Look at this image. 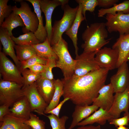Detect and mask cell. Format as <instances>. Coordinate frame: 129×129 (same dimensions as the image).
Returning a JSON list of instances; mask_svg holds the SVG:
<instances>
[{
  "instance_id": "1",
  "label": "cell",
  "mask_w": 129,
  "mask_h": 129,
  "mask_svg": "<svg viewBox=\"0 0 129 129\" xmlns=\"http://www.w3.org/2000/svg\"><path fill=\"white\" fill-rule=\"evenodd\" d=\"M109 71L100 68L83 76L62 79L64 98H69L75 105H90L105 85Z\"/></svg>"
},
{
  "instance_id": "2",
  "label": "cell",
  "mask_w": 129,
  "mask_h": 129,
  "mask_svg": "<svg viewBox=\"0 0 129 129\" xmlns=\"http://www.w3.org/2000/svg\"><path fill=\"white\" fill-rule=\"evenodd\" d=\"M104 22L91 24L82 33V38L84 42L81 45L83 52L98 51L108 43L111 39H106L108 37V32Z\"/></svg>"
},
{
  "instance_id": "3",
  "label": "cell",
  "mask_w": 129,
  "mask_h": 129,
  "mask_svg": "<svg viewBox=\"0 0 129 129\" xmlns=\"http://www.w3.org/2000/svg\"><path fill=\"white\" fill-rule=\"evenodd\" d=\"M51 47L58 58L56 62V67L61 70L64 79L70 78L74 74L75 60L69 52L67 42L62 38Z\"/></svg>"
},
{
  "instance_id": "4",
  "label": "cell",
  "mask_w": 129,
  "mask_h": 129,
  "mask_svg": "<svg viewBox=\"0 0 129 129\" xmlns=\"http://www.w3.org/2000/svg\"><path fill=\"white\" fill-rule=\"evenodd\" d=\"M78 8L79 5L72 8L67 4L64 6L63 17L59 20L55 21L52 27L49 41L51 46L57 43L62 38L63 33L71 27L75 18Z\"/></svg>"
},
{
  "instance_id": "5",
  "label": "cell",
  "mask_w": 129,
  "mask_h": 129,
  "mask_svg": "<svg viewBox=\"0 0 129 129\" xmlns=\"http://www.w3.org/2000/svg\"><path fill=\"white\" fill-rule=\"evenodd\" d=\"M23 86L16 82L1 79L0 81V104L10 106L24 96Z\"/></svg>"
},
{
  "instance_id": "6",
  "label": "cell",
  "mask_w": 129,
  "mask_h": 129,
  "mask_svg": "<svg viewBox=\"0 0 129 129\" xmlns=\"http://www.w3.org/2000/svg\"><path fill=\"white\" fill-rule=\"evenodd\" d=\"M20 7L16 5L12 7V11L19 15L23 20L25 27L22 29L24 34L29 32L34 33L37 30L39 22L38 17L34 12H32L28 4L21 0Z\"/></svg>"
},
{
  "instance_id": "7",
  "label": "cell",
  "mask_w": 129,
  "mask_h": 129,
  "mask_svg": "<svg viewBox=\"0 0 129 129\" xmlns=\"http://www.w3.org/2000/svg\"><path fill=\"white\" fill-rule=\"evenodd\" d=\"M97 51L86 53L83 52L80 55L76 56L75 63L73 76H81L100 68L95 59L96 54Z\"/></svg>"
},
{
  "instance_id": "8",
  "label": "cell",
  "mask_w": 129,
  "mask_h": 129,
  "mask_svg": "<svg viewBox=\"0 0 129 129\" xmlns=\"http://www.w3.org/2000/svg\"><path fill=\"white\" fill-rule=\"evenodd\" d=\"M0 72L2 79L23 86V78L20 69L2 52H0Z\"/></svg>"
},
{
  "instance_id": "9",
  "label": "cell",
  "mask_w": 129,
  "mask_h": 129,
  "mask_svg": "<svg viewBox=\"0 0 129 129\" xmlns=\"http://www.w3.org/2000/svg\"><path fill=\"white\" fill-rule=\"evenodd\" d=\"M106 15L107 21L105 23L108 32H118L119 35L129 33V13L118 12L115 15Z\"/></svg>"
},
{
  "instance_id": "10",
  "label": "cell",
  "mask_w": 129,
  "mask_h": 129,
  "mask_svg": "<svg viewBox=\"0 0 129 129\" xmlns=\"http://www.w3.org/2000/svg\"><path fill=\"white\" fill-rule=\"evenodd\" d=\"M22 89L24 96L29 103L32 112H36L39 115H44V112L48 104L38 92L36 82Z\"/></svg>"
},
{
  "instance_id": "11",
  "label": "cell",
  "mask_w": 129,
  "mask_h": 129,
  "mask_svg": "<svg viewBox=\"0 0 129 129\" xmlns=\"http://www.w3.org/2000/svg\"><path fill=\"white\" fill-rule=\"evenodd\" d=\"M118 59V54L116 50L107 47L98 51L95 57V61L100 68L109 70L117 68Z\"/></svg>"
},
{
  "instance_id": "12",
  "label": "cell",
  "mask_w": 129,
  "mask_h": 129,
  "mask_svg": "<svg viewBox=\"0 0 129 129\" xmlns=\"http://www.w3.org/2000/svg\"><path fill=\"white\" fill-rule=\"evenodd\" d=\"M117 68L116 73L110 78V83L114 93L123 92L129 86V69L127 62H123Z\"/></svg>"
},
{
  "instance_id": "13",
  "label": "cell",
  "mask_w": 129,
  "mask_h": 129,
  "mask_svg": "<svg viewBox=\"0 0 129 129\" xmlns=\"http://www.w3.org/2000/svg\"><path fill=\"white\" fill-rule=\"evenodd\" d=\"M114 97L113 104L108 112L113 118H118L122 112H129V86L123 92L115 93Z\"/></svg>"
},
{
  "instance_id": "14",
  "label": "cell",
  "mask_w": 129,
  "mask_h": 129,
  "mask_svg": "<svg viewBox=\"0 0 129 129\" xmlns=\"http://www.w3.org/2000/svg\"><path fill=\"white\" fill-rule=\"evenodd\" d=\"M114 93L113 88L110 83L104 85L99 91L98 95L94 99L92 104L108 112L114 101Z\"/></svg>"
},
{
  "instance_id": "15",
  "label": "cell",
  "mask_w": 129,
  "mask_h": 129,
  "mask_svg": "<svg viewBox=\"0 0 129 129\" xmlns=\"http://www.w3.org/2000/svg\"><path fill=\"white\" fill-rule=\"evenodd\" d=\"M39 4L41 11L44 13L45 15L46 20L45 27L49 42L52 27V15L55 8L58 6L61 5V0H39Z\"/></svg>"
},
{
  "instance_id": "16",
  "label": "cell",
  "mask_w": 129,
  "mask_h": 129,
  "mask_svg": "<svg viewBox=\"0 0 129 129\" xmlns=\"http://www.w3.org/2000/svg\"><path fill=\"white\" fill-rule=\"evenodd\" d=\"M0 40L3 46V53L13 59L16 65L20 69L21 62L18 60L14 51L15 43L5 28L0 27Z\"/></svg>"
},
{
  "instance_id": "17",
  "label": "cell",
  "mask_w": 129,
  "mask_h": 129,
  "mask_svg": "<svg viewBox=\"0 0 129 129\" xmlns=\"http://www.w3.org/2000/svg\"><path fill=\"white\" fill-rule=\"evenodd\" d=\"M112 48L116 50L118 54L117 68L123 62L129 61V33L119 35Z\"/></svg>"
},
{
  "instance_id": "18",
  "label": "cell",
  "mask_w": 129,
  "mask_h": 129,
  "mask_svg": "<svg viewBox=\"0 0 129 129\" xmlns=\"http://www.w3.org/2000/svg\"><path fill=\"white\" fill-rule=\"evenodd\" d=\"M99 108L92 105H76L72 115V120L68 129H73L78 124L97 110Z\"/></svg>"
},
{
  "instance_id": "19",
  "label": "cell",
  "mask_w": 129,
  "mask_h": 129,
  "mask_svg": "<svg viewBox=\"0 0 129 129\" xmlns=\"http://www.w3.org/2000/svg\"><path fill=\"white\" fill-rule=\"evenodd\" d=\"M54 80H50L41 76L36 81L38 92L48 104L50 102L55 91Z\"/></svg>"
},
{
  "instance_id": "20",
  "label": "cell",
  "mask_w": 129,
  "mask_h": 129,
  "mask_svg": "<svg viewBox=\"0 0 129 129\" xmlns=\"http://www.w3.org/2000/svg\"><path fill=\"white\" fill-rule=\"evenodd\" d=\"M10 108V114L15 117L28 119L31 113L29 103L24 96L15 102Z\"/></svg>"
},
{
  "instance_id": "21",
  "label": "cell",
  "mask_w": 129,
  "mask_h": 129,
  "mask_svg": "<svg viewBox=\"0 0 129 129\" xmlns=\"http://www.w3.org/2000/svg\"><path fill=\"white\" fill-rule=\"evenodd\" d=\"M113 117L107 111L101 108L95 111L91 115L79 123L78 126L91 125L96 123L99 125H105L107 121L109 122Z\"/></svg>"
},
{
  "instance_id": "22",
  "label": "cell",
  "mask_w": 129,
  "mask_h": 129,
  "mask_svg": "<svg viewBox=\"0 0 129 129\" xmlns=\"http://www.w3.org/2000/svg\"><path fill=\"white\" fill-rule=\"evenodd\" d=\"M79 4V8L74 21L70 28L65 32L72 40L75 49L76 56L79 55L78 54V48L77 46V37L78 31L79 27L82 22L86 20L82 13V8L81 5Z\"/></svg>"
},
{
  "instance_id": "23",
  "label": "cell",
  "mask_w": 129,
  "mask_h": 129,
  "mask_svg": "<svg viewBox=\"0 0 129 129\" xmlns=\"http://www.w3.org/2000/svg\"><path fill=\"white\" fill-rule=\"evenodd\" d=\"M27 120L7 114L1 122L0 129H31V128L25 123Z\"/></svg>"
},
{
  "instance_id": "24",
  "label": "cell",
  "mask_w": 129,
  "mask_h": 129,
  "mask_svg": "<svg viewBox=\"0 0 129 129\" xmlns=\"http://www.w3.org/2000/svg\"><path fill=\"white\" fill-rule=\"evenodd\" d=\"M30 3L33 6L34 12L38 17L39 22L37 30L34 33L38 40L40 43L44 42L48 37L47 31L43 25L42 11L39 4V0H26Z\"/></svg>"
},
{
  "instance_id": "25",
  "label": "cell",
  "mask_w": 129,
  "mask_h": 129,
  "mask_svg": "<svg viewBox=\"0 0 129 129\" xmlns=\"http://www.w3.org/2000/svg\"><path fill=\"white\" fill-rule=\"evenodd\" d=\"M32 45L36 50L37 55L39 56L47 59L52 57H54L58 59L48 37L43 43Z\"/></svg>"
},
{
  "instance_id": "26",
  "label": "cell",
  "mask_w": 129,
  "mask_h": 129,
  "mask_svg": "<svg viewBox=\"0 0 129 129\" xmlns=\"http://www.w3.org/2000/svg\"><path fill=\"white\" fill-rule=\"evenodd\" d=\"M54 81L55 91L50 102L44 112L45 114H47L59 104L60 98L64 94L63 85L62 80L58 79H54Z\"/></svg>"
},
{
  "instance_id": "27",
  "label": "cell",
  "mask_w": 129,
  "mask_h": 129,
  "mask_svg": "<svg viewBox=\"0 0 129 129\" xmlns=\"http://www.w3.org/2000/svg\"><path fill=\"white\" fill-rule=\"evenodd\" d=\"M25 26L20 16L12 11L10 15L5 19L0 27L6 29L9 35H13L12 31L18 27H24Z\"/></svg>"
},
{
  "instance_id": "28",
  "label": "cell",
  "mask_w": 129,
  "mask_h": 129,
  "mask_svg": "<svg viewBox=\"0 0 129 129\" xmlns=\"http://www.w3.org/2000/svg\"><path fill=\"white\" fill-rule=\"evenodd\" d=\"M118 12L129 13V0H125L118 4H116L109 8L101 9L98 10V16L102 17L107 14L115 15Z\"/></svg>"
},
{
  "instance_id": "29",
  "label": "cell",
  "mask_w": 129,
  "mask_h": 129,
  "mask_svg": "<svg viewBox=\"0 0 129 129\" xmlns=\"http://www.w3.org/2000/svg\"><path fill=\"white\" fill-rule=\"evenodd\" d=\"M15 49L17 57L20 62L26 60L37 55L36 50L31 45H15Z\"/></svg>"
},
{
  "instance_id": "30",
  "label": "cell",
  "mask_w": 129,
  "mask_h": 129,
  "mask_svg": "<svg viewBox=\"0 0 129 129\" xmlns=\"http://www.w3.org/2000/svg\"><path fill=\"white\" fill-rule=\"evenodd\" d=\"M11 37L16 45H33L40 43L35 36L34 33L31 32L20 35L17 37H15L13 35Z\"/></svg>"
},
{
  "instance_id": "31",
  "label": "cell",
  "mask_w": 129,
  "mask_h": 129,
  "mask_svg": "<svg viewBox=\"0 0 129 129\" xmlns=\"http://www.w3.org/2000/svg\"><path fill=\"white\" fill-rule=\"evenodd\" d=\"M23 80L22 88L31 85L41 77V74L34 72L28 69L20 71Z\"/></svg>"
},
{
  "instance_id": "32",
  "label": "cell",
  "mask_w": 129,
  "mask_h": 129,
  "mask_svg": "<svg viewBox=\"0 0 129 129\" xmlns=\"http://www.w3.org/2000/svg\"><path fill=\"white\" fill-rule=\"evenodd\" d=\"M46 116L49 120L52 129H66L65 124L69 118L66 115H64L61 118L51 114Z\"/></svg>"
},
{
  "instance_id": "33",
  "label": "cell",
  "mask_w": 129,
  "mask_h": 129,
  "mask_svg": "<svg viewBox=\"0 0 129 129\" xmlns=\"http://www.w3.org/2000/svg\"><path fill=\"white\" fill-rule=\"evenodd\" d=\"M48 59L42 58L37 55H35L29 59L21 62V66L20 68V71L28 69L33 65L37 64L46 65Z\"/></svg>"
},
{
  "instance_id": "34",
  "label": "cell",
  "mask_w": 129,
  "mask_h": 129,
  "mask_svg": "<svg viewBox=\"0 0 129 129\" xmlns=\"http://www.w3.org/2000/svg\"><path fill=\"white\" fill-rule=\"evenodd\" d=\"M75 1L81 5L82 13L86 19V11H88L93 13L96 7L98 6V0H76Z\"/></svg>"
},
{
  "instance_id": "35",
  "label": "cell",
  "mask_w": 129,
  "mask_h": 129,
  "mask_svg": "<svg viewBox=\"0 0 129 129\" xmlns=\"http://www.w3.org/2000/svg\"><path fill=\"white\" fill-rule=\"evenodd\" d=\"M25 123L33 129H45V123L36 115L31 113L29 118Z\"/></svg>"
},
{
  "instance_id": "36",
  "label": "cell",
  "mask_w": 129,
  "mask_h": 129,
  "mask_svg": "<svg viewBox=\"0 0 129 129\" xmlns=\"http://www.w3.org/2000/svg\"><path fill=\"white\" fill-rule=\"evenodd\" d=\"M58 59L54 57H52L48 59L46 64V67L44 71L41 74V76L48 79L53 80V75L52 70L56 67V62Z\"/></svg>"
},
{
  "instance_id": "37",
  "label": "cell",
  "mask_w": 129,
  "mask_h": 129,
  "mask_svg": "<svg viewBox=\"0 0 129 129\" xmlns=\"http://www.w3.org/2000/svg\"><path fill=\"white\" fill-rule=\"evenodd\" d=\"M9 0H0V26L4 19L8 17L12 12V7L7 5Z\"/></svg>"
},
{
  "instance_id": "38",
  "label": "cell",
  "mask_w": 129,
  "mask_h": 129,
  "mask_svg": "<svg viewBox=\"0 0 129 129\" xmlns=\"http://www.w3.org/2000/svg\"><path fill=\"white\" fill-rule=\"evenodd\" d=\"M129 122V112L124 113V116L118 118H113L109 122L110 124L114 125L117 128L121 126H127Z\"/></svg>"
},
{
  "instance_id": "39",
  "label": "cell",
  "mask_w": 129,
  "mask_h": 129,
  "mask_svg": "<svg viewBox=\"0 0 129 129\" xmlns=\"http://www.w3.org/2000/svg\"><path fill=\"white\" fill-rule=\"evenodd\" d=\"M118 1V0H98V6L102 8H108Z\"/></svg>"
},
{
  "instance_id": "40",
  "label": "cell",
  "mask_w": 129,
  "mask_h": 129,
  "mask_svg": "<svg viewBox=\"0 0 129 129\" xmlns=\"http://www.w3.org/2000/svg\"><path fill=\"white\" fill-rule=\"evenodd\" d=\"M69 100V99L68 98H64L55 108L49 112L47 114H53L59 117V113L61 107L63 105Z\"/></svg>"
},
{
  "instance_id": "41",
  "label": "cell",
  "mask_w": 129,
  "mask_h": 129,
  "mask_svg": "<svg viewBox=\"0 0 129 129\" xmlns=\"http://www.w3.org/2000/svg\"><path fill=\"white\" fill-rule=\"evenodd\" d=\"M10 106L6 104L0 105V121L1 122L6 115L10 113Z\"/></svg>"
},
{
  "instance_id": "42",
  "label": "cell",
  "mask_w": 129,
  "mask_h": 129,
  "mask_svg": "<svg viewBox=\"0 0 129 129\" xmlns=\"http://www.w3.org/2000/svg\"><path fill=\"white\" fill-rule=\"evenodd\" d=\"M46 66V64H37L30 67L28 69L35 73L41 74L44 70Z\"/></svg>"
},
{
  "instance_id": "43",
  "label": "cell",
  "mask_w": 129,
  "mask_h": 129,
  "mask_svg": "<svg viewBox=\"0 0 129 129\" xmlns=\"http://www.w3.org/2000/svg\"><path fill=\"white\" fill-rule=\"evenodd\" d=\"M75 129H101V128L99 125L96 126L89 125L80 126Z\"/></svg>"
},
{
  "instance_id": "44",
  "label": "cell",
  "mask_w": 129,
  "mask_h": 129,
  "mask_svg": "<svg viewBox=\"0 0 129 129\" xmlns=\"http://www.w3.org/2000/svg\"><path fill=\"white\" fill-rule=\"evenodd\" d=\"M117 129H129L128 128L125 126H119L117 128Z\"/></svg>"
},
{
  "instance_id": "45",
  "label": "cell",
  "mask_w": 129,
  "mask_h": 129,
  "mask_svg": "<svg viewBox=\"0 0 129 129\" xmlns=\"http://www.w3.org/2000/svg\"><path fill=\"white\" fill-rule=\"evenodd\" d=\"M31 129H32V128H31Z\"/></svg>"
}]
</instances>
